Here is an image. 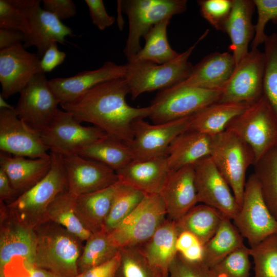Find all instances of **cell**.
Wrapping results in <instances>:
<instances>
[{
	"label": "cell",
	"instance_id": "22",
	"mask_svg": "<svg viewBox=\"0 0 277 277\" xmlns=\"http://www.w3.org/2000/svg\"><path fill=\"white\" fill-rule=\"evenodd\" d=\"M161 195L167 218L176 222L198 203L193 166L171 170Z\"/></svg>",
	"mask_w": 277,
	"mask_h": 277
},
{
	"label": "cell",
	"instance_id": "1",
	"mask_svg": "<svg viewBox=\"0 0 277 277\" xmlns=\"http://www.w3.org/2000/svg\"><path fill=\"white\" fill-rule=\"evenodd\" d=\"M129 89L125 78L108 81L89 89L73 101L60 104L63 110L80 122L92 124L108 135L128 144L133 139V123L149 117V106H130L126 98Z\"/></svg>",
	"mask_w": 277,
	"mask_h": 277
},
{
	"label": "cell",
	"instance_id": "50",
	"mask_svg": "<svg viewBox=\"0 0 277 277\" xmlns=\"http://www.w3.org/2000/svg\"><path fill=\"white\" fill-rule=\"evenodd\" d=\"M66 53L58 50L57 43H52L41 59V66L44 73L50 72L65 60Z\"/></svg>",
	"mask_w": 277,
	"mask_h": 277
},
{
	"label": "cell",
	"instance_id": "28",
	"mask_svg": "<svg viewBox=\"0 0 277 277\" xmlns=\"http://www.w3.org/2000/svg\"><path fill=\"white\" fill-rule=\"evenodd\" d=\"M179 231L174 221L166 219L152 236L137 246L155 268L169 277L170 265L176 255V241Z\"/></svg>",
	"mask_w": 277,
	"mask_h": 277
},
{
	"label": "cell",
	"instance_id": "33",
	"mask_svg": "<svg viewBox=\"0 0 277 277\" xmlns=\"http://www.w3.org/2000/svg\"><path fill=\"white\" fill-rule=\"evenodd\" d=\"M243 239L231 220L225 217L215 233L204 245L202 263L212 267L245 245Z\"/></svg>",
	"mask_w": 277,
	"mask_h": 277
},
{
	"label": "cell",
	"instance_id": "43",
	"mask_svg": "<svg viewBox=\"0 0 277 277\" xmlns=\"http://www.w3.org/2000/svg\"><path fill=\"white\" fill-rule=\"evenodd\" d=\"M197 3L201 16L216 30L224 32L231 12L232 0H199Z\"/></svg>",
	"mask_w": 277,
	"mask_h": 277
},
{
	"label": "cell",
	"instance_id": "55",
	"mask_svg": "<svg viewBox=\"0 0 277 277\" xmlns=\"http://www.w3.org/2000/svg\"><path fill=\"white\" fill-rule=\"evenodd\" d=\"M180 254L187 261L192 262H202L204 245L199 242Z\"/></svg>",
	"mask_w": 277,
	"mask_h": 277
},
{
	"label": "cell",
	"instance_id": "13",
	"mask_svg": "<svg viewBox=\"0 0 277 277\" xmlns=\"http://www.w3.org/2000/svg\"><path fill=\"white\" fill-rule=\"evenodd\" d=\"M264 52L251 49L235 66L218 102L251 104L263 95Z\"/></svg>",
	"mask_w": 277,
	"mask_h": 277
},
{
	"label": "cell",
	"instance_id": "25",
	"mask_svg": "<svg viewBox=\"0 0 277 277\" xmlns=\"http://www.w3.org/2000/svg\"><path fill=\"white\" fill-rule=\"evenodd\" d=\"M255 9L253 0H232L231 12L224 32L230 39L229 49L236 66L249 52V45L255 33L254 25L252 22Z\"/></svg>",
	"mask_w": 277,
	"mask_h": 277
},
{
	"label": "cell",
	"instance_id": "52",
	"mask_svg": "<svg viewBox=\"0 0 277 277\" xmlns=\"http://www.w3.org/2000/svg\"><path fill=\"white\" fill-rule=\"evenodd\" d=\"M25 34L19 30L0 29V50L24 42Z\"/></svg>",
	"mask_w": 277,
	"mask_h": 277
},
{
	"label": "cell",
	"instance_id": "23",
	"mask_svg": "<svg viewBox=\"0 0 277 277\" xmlns=\"http://www.w3.org/2000/svg\"><path fill=\"white\" fill-rule=\"evenodd\" d=\"M167 156L134 159L116 172L122 183L146 194H160L169 175Z\"/></svg>",
	"mask_w": 277,
	"mask_h": 277
},
{
	"label": "cell",
	"instance_id": "14",
	"mask_svg": "<svg viewBox=\"0 0 277 277\" xmlns=\"http://www.w3.org/2000/svg\"><path fill=\"white\" fill-rule=\"evenodd\" d=\"M191 116L167 123L150 124L144 118L132 124L133 137L127 145L136 160L167 156L168 148L180 133L190 128Z\"/></svg>",
	"mask_w": 277,
	"mask_h": 277
},
{
	"label": "cell",
	"instance_id": "57",
	"mask_svg": "<svg viewBox=\"0 0 277 277\" xmlns=\"http://www.w3.org/2000/svg\"></svg>",
	"mask_w": 277,
	"mask_h": 277
},
{
	"label": "cell",
	"instance_id": "7",
	"mask_svg": "<svg viewBox=\"0 0 277 277\" xmlns=\"http://www.w3.org/2000/svg\"><path fill=\"white\" fill-rule=\"evenodd\" d=\"M222 90H211L176 84L161 90L152 100L148 117L154 124L192 116L218 102Z\"/></svg>",
	"mask_w": 277,
	"mask_h": 277
},
{
	"label": "cell",
	"instance_id": "54",
	"mask_svg": "<svg viewBox=\"0 0 277 277\" xmlns=\"http://www.w3.org/2000/svg\"><path fill=\"white\" fill-rule=\"evenodd\" d=\"M199 242L200 241L188 231H183L180 232L176 241V249L177 253H182Z\"/></svg>",
	"mask_w": 277,
	"mask_h": 277
},
{
	"label": "cell",
	"instance_id": "12",
	"mask_svg": "<svg viewBox=\"0 0 277 277\" xmlns=\"http://www.w3.org/2000/svg\"><path fill=\"white\" fill-rule=\"evenodd\" d=\"M15 112L32 131L41 135L57 113L60 102L45 73L34 75L21 91Z\"/></svg>",
	"mask_w": 277,
	"mask_h": 277
},
{
	"label": "cell",
	"instance_id": "29",
	"mask_svg": "<svg viewBox=\"0 0 277 277\" xmlns=\"http://www.w3.org/2000/svg\"><path fill=\"white\" fill-rule=\"evenodd\" d=\"M118 182L104 189L75 196V213L83 226L91 233L104 229Z\"/></svg>",
	"mask_w": 277,
	"mask_h": 277
},
{
	"label": "cell",
	"instance_id": "11",
	"mask_svg": "<svg viewBox=\"0 0 277 277\" xmlns=\"http://www.w3.org/2000/svg\"><path fill=\"white\" fill-rule=\"evenodd\" d=\"M107 134L96 126H84L72 114L58 109L41 134L50 152L62 155L78 154L86 147Z\"/></svg>",
	"mask_w": 277,
	"mask_h": 277
},
{
	"label": "cell",
	"instance_id": "34",
	"mask_svg": "<svg viewBox=\"0 0 277 277\" xmlns=\"http://www.w3.org/2000/svg\"><path fill=\"white\" fill-rule=\"evenodd\" d=\"M170 20L167 18L153 26L143 37L144 46L129 61H143L163 64L176 58L180 53L172 48L167 37V27Z\"/></svg>",
	"mask_w": 277,
	"mask_h": 277
},
{
	"label": "cell",
	"instance_id": "40",
	"mask_svg": "<svg viewBox=\"0 0 277 277\" xmlns=\"http://www.w3.org/2000/svg\"><path fill=\"white\" fill-rule=\"evenodd\" d=\"M254 263V277H277V232L249 248Z\"/></svg>",
	"mask_w": 277,
	"mask_h": 277
},
{
	"label": "cell",
	"instance_id": "9",
	"mask_svg": "<svg viewBox=\"0 0 277 277\" xmlns=\"http://www.w3.org/2000/svg\"><path fill=\"white\" fill-rule=\"evenodd\" d=\"M166 219L160 194H146L137 207L109 233L120 248L137 246L150 239Z\"/></svg>",
	"mask_w": 277,
	"mask_h": 277
},
{
	"label": "cell",
	"instance_id": "38",
	"mask_svg": "<svg viewBox=\"0 0 277 277\" xmlns=\"http://www.w3.org/2000/svg\"><path fill=\"white\" fill-rule=\"evenodd\" d=\"M145 194L119 181L103 229L110 233L137 207Z\"/></svg>",
	"mask_w": 277,
	"mask_h": 277
},
{
	"label": "cell",
	"instance_id": "6",
	"mask_svg": "<svg viewBox=\"0 0 277 277\" xmlns=\"http://www.w3.org/2000/svg\"><path fill=\"white\" fill-rule=\"evenodd\" d=\"M128 19L129 30L124 53L128 61L142 49L140 39L155 24L184 12L186 0L118 1Z\"/></svg>",
	"mask_w": 277,
	"mask_h": 277
},
{
	"label": "cell",
	"instance_id": "41",
	"mask_svg": "<svg viewBox=\"0 0 277 277\" xmlns=\"http://www.w3.org/2000/svg\"><path fill=\"white\" fill-rule=\"evenodd\" d=\"M264 44L263 95L277 116V33L268 35Z\"/></svg>",
	"mask_w": 277,
	"mask_h": 277
},
{
	"label": "cell",
	"instance_id": "18",
	"mask_svg": "<svg viewBox=\"0 0 277 277\" xmlns=\"http://www.w3.org/2000/svg\"><path fill=\"white\" fill-rule=\"evenodd\" d=\"M68 191L75 196L109 187L119 180L116 172L98 162L78 154L62 155Z\"/></svg>",
	"mask_w": 277,
	"mask_h": 277
},
{
	"label": "cell",
	"instance_id": "21",
	"mask_svg": "<svg viewBox=\"0 0 277 277\" xmlns=\"http://www.w3.org/2000/svg\"><path fill=\"white\" fill-rule=\"evenodd\" d=\"M126 72L125 64L119 65L107 61L95 70L82 71L68 77L54 78L49 82L61 104L73 101L100 84L125 78Z\"/></svg>",
	"mask_w": 277,
	"mask_h": 277
},
{
	"label": "cell",
	"instance_id": "44",
	"mask_svg": "<svg viewBox=\"0 0 277 277\" xmlns=\"http://www.w3.org/2000/svg\"><path fill=\"white\" fill-rule=\"evenodd\" d=\"M257 11V22L254 25L255 33L251 43V49L258 48L264 44L268 35L265 33L267 24L272 21L277 23V0H253Z\"/></svg>",
	"mask_w": 277,
	"mask_h": 277
},
{
	"label": "cell",
	"instance_id": "35",
	"mask_svg": "<svg viewBox=\"0 0 277 277\" xmlns=\"http://www.w3.org/2000/svg\"><path fill=\"white\" fill-rule=\"evenodd\" d=\"M253 166L264 201L277 221V147L266 152Z\"/></svg>",
	"mask_w": 277,
	"mask_h": 277
},
{
	"label": "cell",
	"instance_id": "37",
	"mask_svg": "<svg viewBox=\"0 0 277 277\" xmlns=\"http://www.w3.org/2000/svg\"><path fill=\"white\" fill-rule=\"evenodd\" d=\"M75 196L68 190L59 193L47 208V215L52 221L66 229L83 241H86L92 233L81 223L74 210Z\"/></svg>",
	"mask_w": 277,
	"mask_h": 277
},
{
	"label": "cell",
	"instance_id": "20",
	"mask_svg": "<svg viewBox=\"0 0 277 277\" xmlns=\"http://www.w3.org/2000/svg\"><path fill=\"white\" fill-rule=\"evenodd\" d=\"M0 150L13 156L31 159L50 156L40 135L19 118L15 110L0 109Z\"/></svg>",
	"mask_w": 277,
	"mask_h": 277
},
{
	"label": "cell",
	"instance_id": "51",
	"mask_svg": "<svg viewBox=\"0 0 277 277\" xmlns=\"http://www.w3.org/2000/svg\"><path fill=\"white\" fill-rule=\"evenodd\" d=\"M118 262L119 252L109 261L80 272L75 277H114Z\"/></svg>",
	"mask_w": 277,
	"mask_h": 277
},
{
	"label": "cell",
	"instance_id": "53",
	"mask_svg": "<svg viewBox=\"0 0 277 277\" xmlns=\"http://www.w3.org/2000/svg\"><path fill=\"white\" fill-rule=\"evenodd\" d=\"M18 197L5 172L0 169V201H13Z\"/></svg>",
	"mask_w": 277,
	"mask_h": 277
},
{
	"label": "cell",
	"instance_id": "19",
	"mask_svg": "<svg viewBox=\"0 0 277 277\" xmlns=\"http://www.w3.org/2000/svg\"><path fill=\"white\" fill-rule=\"evenodd\" d=\"M42 72L39 56L26 51L22 43L0 50L1 95L5 99L20 93L34 75Z\"/></svg>",
	"mask_w": 277,
	"mask_h": 277
},
{
	"label": "cell",
	"instance_id": "2",
	"mask_svg": "<svg viewBox=\"0 0 277 277\" xmlns=\"http://www.w3.org/2000/svg\"><path fill=\"white\" fill-rule=\"evenodd\" d=\"M36 235L35 266L63 277L78 273V261L82 242L63 226L51 221L34 228Z\"/></svg>",
	"mask_w": 277,
	"mask_h": 277
},
{
	"label": "cell",
	"instance_id": "16",
	"mask_svg": "<svg viewBox=\"0 0 277 277\" xmlns=\"http://www.w3.org/2000/svg\"><path fill=\"white\" fill-rule=\"evenodd\" d=\"M193 166L198 203L216 209L232 220L238 205L229 185L210 156L202 159Z\"/></svg>",
	"mask_w": 277,
	"mask_h": 277
},
{
	"label": "cell",
	"instance_id": "24",
	"mask_svg": "<svg viewBox=\"0 0 277 277\" xmlns=\"http://www.w3.org/2000/svg\"><path fill=\"white\" fill-rule=\"evenodd\" d=\"M236 64L229 52L211 53L193 66L189 76L180 84L211 90H222Z\"/></svg>",
	"mask_w": 277,
	"mask_h": 277
},
{
	"label": "cell",
	"instance_id": "45",
	"mask_svg": "<svg viewBox=\"0 0 277 277\" xmlns=\"http://www.w3.org/2000/svg\"><path fill=\"white\" fill-rule=\"evenodd\" d=\"M19 30L25 36L30 32L29 24L25 15L11 2L0 0V29Z\"/></svg>",
	"mask_w": 277,
	"mask_h": 277
},
{
	"label": "cell",
	"instance_id": "30",
	"mask_svg": "<svg viewBox=\"0 0 277 277\" xmlns=\"http://www.w3.org/2000/svg\"><path fill=\"white\" fill-rule=\"evenodd\" d=\"M249 105L235 103L212 104L191 116L190 129L215 136L224 131L228 123Z\"/></svg>",
	"mask_w": 277,
	"mask_h": 277
},
{
	"label": "cell",
	"instance_id": "49",
	"mask_svg": "<svg viewBox=\"0 0 277 277\" xmlns=\"http://www.w3.org/2000/svg\"><path fill=\"white\" fill-rule=\"evenodd\" d=\"M43 9L53 14L60 20L74 16L76 6L71 0H43Z\"/></svg>",
	"mask_w": 277,
	"mask_h": 277
},
{
	"label": "cell",
	"instance_id": "27",
	"mask_svg": "<svg viewBox=\"0 0 277 277\" xmlns=\"http://www.w3.org/2000/svg\"><path fill=\"white\" fill-rule=\"evenodd\" d=\"M51 163L50 154L48 157L31 159L0 152V169L8 176L18 196L45 176Z\"/></svg>",
	"mask_w": 277,
	"mask_h": 277
},
{
	"label": "cell",
	"instance_id": "26",
	"mask_svg": "<svg viewBox=\"0 0 277 277\" xmlns=\"http://www.w3.org/2000/svg\"><path fill=\"white\" fill-rule=\"evenodd\" d=\"M214 136L188 129L179 134L171 143L167 152L170 170L193 166L210 155Z\"/></svg>",
	"mask_w": 277,
	"mask_h": 277
},
{
	"label": "cell",
	"instance_id": "32",
	"mask_svg": "<svg viewBox=\"0 0 277 277\" xmlns=\"http://www.w3.org/2000/svg\"><path fill=\"white\" fill-rule=\"evenodd\" d=\"M78 155L101 163L115 172L134 160L127 144L107 134L84 148Z\"/></svg>",
	"mask_w": 277,
	"mask_h": 277
},
{
	"label": "cell",
	"instance_id": "42",
	"mask_svg": "<svg viewBox=\"0 0 277 277\" xmlns=\"http://www.w3.org/2000/svg\"><path fill=\"white\" fill-rule=\"evenodd\" d=\"M249 248L244 245L210 268L214 277H249Z\"/></svg>",
	"mask_w": 277,
	"mask_h": 277
},
{
	"label": "cell",
	"instance_id": "15",
	"mask_svg": "<svg viewBox=\"0 0 277 277\" xmlns=\"http://www.w3.org/2000/svg\"><path fill=\"white\" fill-rule=\"evenodd\" d=\"M10 1L25 15L29 24L30 32L26 36L24 47L35 46L39 57H42L52 43L64 44L67 36H73L70 28L41 7V1Z\"/></svg>",
	"mask_w": 277,
	"mask_h": 277
},
{
	"label": "cell",
	"instance_id": "46",
	"mask_svg": "<svg viewBox=\"0 0 277 277\" xmlns=\"http://www.w3.org/2000/svg\"><path fill=\"white\" fill-rule=\"evenodd\" d=\"M169 277H214L210 268L202 262H192L177 253L169 268Z\"/></svg>",
	"mask_w": 277,
	"mask_h": 277
},
{
	"label": "cell",
	"instance_id": "3",
	"mask_svg": "<svg viewBox=\"0 0 277 277\" xmlns=\"http://www.w3.org/2000/svg\"><path fill=\"white\" fill-rule=\"evenodd\" d=\"M48 173L30 189L7 205L10 214L24 225L34 229L49 221L47 208L61 192L68 190L62 155L50 152Z\"/></svg>",
	"mask_w": 277,
	"mask_h": 277
},
{
	"label": "cell",
	"instance_id": "36",
	"mask_svg": "<svg viewBox=\"0 0 277 277\" xmlns=\"http://www.w3.org/2000/svg\"><path fill=\"white\" fill-rule=\"evenodd\" d=\"M120 249L112 241L110 234L104 229L92 233L86 241L79 258L78 272L109 261L117 255Z\"/></svg>",
	"mask_w": 277,
	"mask_h": 277
},
{
	"label": "cell",
	"instance_id": "17",
	"mask_svg": "<svg viewBox=\"0 0 277 277\" xmlns=\"http://www.w3.org/2000/svg\"><path fill=\"white\" fill-rule=\"evenodd\" d=\"M0 270L14 261L34 265L36 247L34 229L14 218L1 201Z\"/></svg>",
	"mask_w": 277,
	"mask_h": 277
},
{
	"label": "cell",
	"instance_id": "10",
	"mask_svg": "<svg viewBox=\"0 0 277 277\" xmlns=\"http://www.w3.org/2000/svg\"><path fill=\"white\" fill-rule=\"evenodd\" d=\"M232 220L250 247L277 232V221L264 201L254 173L246 180L242 205Z\"/></svg>",
	"mask_w": 277,
	"mask_h": 277
},
{
	"label": "cell",
	"instance_id": "31",
	"mask_svg": "<svg viewBox=\"0 0 277 277\" xmlns=\"http://www.w3.org/2000/svg\"><path fill=\"white\" fill-rule=\"evenodd\" d=\"M225 217L216 209L202 204L193 207L175 222L179 233L188 231L204 245L215 233Z\"/></svg>",
	"mask_w": 277,
	"mask_h": 277
},
{
	"label": "cell",
	"instance_id": "48",
	"mask_svg": "<svg viewBox=\"0 0 277 277\" xmlns=\"http://www.w3.org/2000/svg\"><path fill=\"white\" fill-rule=\"evenodd\" d=\"M92 23L100 30L111 26L115 22L114 16L109 15L102 0H85Z\"/></svg>",
	"mask_w": 277,
	"mask_h": 277
},
{
	"label": "cell",
	"instance_id": "4",
	"mask_svg": "<svg viewBox=\"0 0 277 277\" xmlns=\"http://www.w3.org/2000/svg\"><path fill=\"white\" fill-rule=\"evenodd\" d=\"M207 29L192 46L174 60L163 64L143 61H128L125 79L133 100L149 91L169 88L186 80L193 65L189 58L197 45L207 36Z\"/></svg>",
	"mask_w": 277,
	"mask_h": 277
},
{
	"label": "cell",
	"instance_id": "47",
	"mask_svg": "<svg viewBox=\"0 0 277 277\" xmlns=\"http://www.w3.org/2000/svg\"><path fill=\"white\" fill-rule=\"evenodd\" d=\"M0 277H63L34 265L13 263L0 270Z\"/></svg>",
	"mask_w": 277,
	"mask_h": 277
},
{
	"label": "cell",
	"instance_id": "5",
	"mask_svg": "<svg viewBox=\"0 0 277 277\" xmlns=\"http://www.w3.org/2000/svg\"><path fill=\"white\" fill-rule=\"evenodd\" d=\"M210 156L229 185L239 209L247 169L255 162L252 149L239 136L225 130L214 136Z\"/></svg>",
	"mask_w": 277,
	"mask_h": 277
},
{
	"label": "cell",
	"instance_id": "8",
	"mask_svg": "<svg viewBox=\"0 0 277 277\" xmlns=\"http://www.w3.org/2000/svg\"><path fill=\"white\" fill-rule=\"evenodd\" d=\"M226 130L236 134L251 147L255 162L277 147V116L264 95L233 118Z\"/></svg>",
	"mask_w": 277,
	"mask_h": 277
},
{
	"label": "cell",
	"instance_id": "56",
	"mask_svg": "<svg viewBox=\"0 0 277 277\" xmlns=\"http://www.w3.org/2000/svg\"><path fill=\"white\" fill-rule=\"evenodd\" d=\"M1 94H0V109H8L14 110L15 107L8 104Z\"/></svg>",
	"mask_w": 277,
	"mask_h": 277
},
{
	"label": "cell",
	"instance_id": "39",
	"mask_svg": "<svg viewBox=\"0 0 277 277\" xmlns=\"http://www.w3.org/2000/svg\"><path fill=\"white\" fill-rule=\"evenodd\" d=\"M114 277H167L153 266L136 246L121 248Z\"/></svg>",
	"mask_w": 277,
	"mask_h": 277
}]
</instances>
